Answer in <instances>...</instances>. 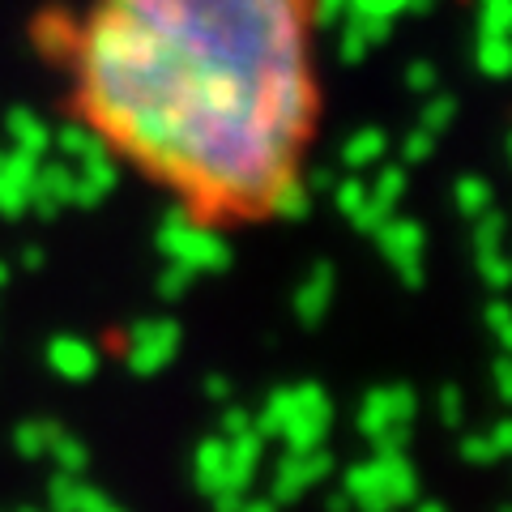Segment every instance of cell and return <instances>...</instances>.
I'll return each mask as SVG.
<instances>
[{
    "mask_svg": "<svg viewBox=\"0 0 512 512\" xmlns=\"http://www.w3.org/2000/svg\"><path fill=\"white\" fill-rule=\"evenodd\" d=\"M158 248L167 261H184L197 274H222L231 265V248L218 235V227H205L192 214H184L180 205H171L158 222Z\"/></svg>",
    "mask_w": 512,
    "mask_h": 512,
    "instance_id": "obj_3",
    "label": "cell"
},
{
    "mask_svg": "<svg viewBox=\"0 0 512 512\" xmlns=\"http://www.w3.org/2000/svg\"><path fill=\"white\" fill-rule=\"evenodd\" d=\"M487 325H491V333H495V342L508 346V338H512V333H508V308H504L500 299L487 303Z\"/></svg>",
    "mask_w": 512,
    "mask_h": 512,
    "instance_id": "obj_36",
    "label": "cell"
},
{
    "mask_svg": "<svg viewBox=\"0 0 512 512\" xmlns=\"http://www.w3.org/2000/svg\"><path fill=\"white\" fill-rule=\"evenodd\" d=\"M73 35H77V18H69V9H43L35 26H30V39L47 60H69L73 52Z\"/></svg>",
    "mask_w": 512,
    "mask_h": 512,
    "instance_id": "obj_14",
    "label": "cell"
},
{
    "mask_svg": "<svg viewBox=\"0 0 512 512\" xmlns=\"http://www.w3.org/2000/svg\"><path fill=\"white\" fill-rule=\"evenodd\" d=\"M453 116H457V99L453 94H436L431 103H423V111H419V128H427L431 137H440L448 124H453Z\"/></svg>",
    "mask_w": 512,
    "mask_h": 512,
    "instance_id": "obj_25",
    "label": "cell"
},
{
    "mask_svg": "<svg viewBox=\"0 0 512 512\" xmlns=\"http://www.w3.org/2000/svg\"><path fill=\"white\" fill-rule=\"evenodd\" d=\"M457 210L466 218H478L483 210H491V184L483 175H461L457 180Z\"/></svg>",
    "mask_w": 512,
    "mask_h": 512,
    "instance_id": "obj_24",
    "label": "cell"
},
{
    "mask_svg": "<svg viewBox=\"0 0 512 512\" xmlns=\"http://www.w3.org/2000/svg\"><path fill=\"white\" fill-rule=\"evenodd\" d=\"M227 393H231L227 376H205V397H214V402H227Z\"/></svg>",
    "mask_w": 512,
    "mask_h": 512,
    "instance_id": "obj_37",
    "label": "cell"
},
{
    "mask_svg": "<svg viewBox=\"0 0 512 512\" xmlns=\"http://www.w3.org/2000/svg\"><path fill=\"white\" fill-rule=\"evenodd\" d=\"M483 18H478V35H508V9L512 0H478Z\"/></svg>",
    "mask_w": 512,
    "mask_h": 512,
    "instance_id": "obj_29",
    "label": "cell"
},
{
    "mask_svg": "<svg viewBox=\"0 0 512 512\" xmlns=\"http://www.w3.org/2000/svg\"><path fill=\"white\" fill-rule=\"evenodd\" d=\"M316 0H94L73 120L205 227L274 218L320 120Z\"/></svg>",
    "mask_w": 512,
    "mask_h": 512,
    "instance_id": "obj_1",
    "label": "cell"
},
{
    "mask_svg": "<svg viewBox=\"0 0 512 512\" xmlns=\"http://www.w3.org/2000/svg\"><path fill=\"white\" fill-rule=\"evenodd\" d=\"M22 265H26V269H39V265H43V252H39V248H26V252H22Z\"/></svg>",
    "mask_w": 512,
    "mask_h": 512,
    "instance_id": "obj_39",
    "label": "cell"
},
{
    "mask_svg": "<svg viewBox=\"0 0 512 512\" xmlns=\"http://www.w3.org/2000/svg\"><path fill=\"white\" fill-rule=\"evenodd\" d=\"M197 278L201 274H197V269H188L184 261H167V269L158 274V299H180Z\"/></svg>",
    "mask_w": 512,
    "mask_h": 512,
    "instance_id": "obj_26",
    "label": "cell"
},
{
    "mask_svg": "<svg viewBox=\"0 0 512 512\" xmlns=\"http://www.w3.org/2000/svg\"><path fill=\"white\" fill-rule=\"evenodd\" d=\"M431 146H436V137H431L427 128H414V133L402 141V158L406 163H423V158L431 154Z\"/></svg>",
    "mask_w": 512,
    "mask_h": 512,
    "instance_id": "obj_33",
    "label": "cell"
},
{
    "mask_svg": "<svg viewBox=\"0 0 512 512\" xmlns=\"http://www.w3.org/2000/svg\"><path fill=\"white\" fill-rule=\"evenodd\" d=\"M333 201H338V210L350 218V214H355L359 205L367 201V184L359 180V175H346V180L333 184Z\"/></svg>",
    "mask_w": 512,
    "mask_h": 512,
    "instance_id": "obj_30",
    "label": "cell"
},
{
    "mask_svg": "<svg viewBox=\"0 0 512 512\" xmlns=\"http://www.w3.org/2000/svg\"><path fill=\"white\" fill-rule=\"evenodd\" d=\"M47 367L60 376V380H73L82 384L94 376V367H99V355H94V346L86 338H52V346H47Z\"/></svg>",
    "mask_w": 512,
    "mask_h": 512,
    "instance_id": "obj_12",
    "label": "cell"
},
{
    "mask_svg": "<svg viewBox=\"0 0 512 512\" xmlns=\"http://www.w3.org/2000/svg\"><path fill=\"white\" fill-rule=\"evenodd\" d=\"M474 256H478V274H483V282L491 286V291H500V286L508 282V265H504L500 248H487V252H474Z\"/></svg>",
    "mask_w": 512,
    "mask_h": 512,
    "instance_id": "obj_31",
    "label": "cell"
},
{
    "mask_svg": "<svg viewBox=\"0 0 512 512\" xmlns=\"http://www.w3.org/2000/svg\"><path fill=\"white\" fill-rule=\"evenodd\" d=\"M261 453H265V436L256 427L227 436V487L248 491L256 478V466H261Z\"/></svg>",
    "mask_w": 512,
    "mask_h": 512,
    "instance_id": "obj_13",
    "label": "cell"
},
{
    "mask_svg": "<svg viewBox=\"0 0 512 512\" xmlns=\"http://www.w3.org/2000/svg\"><path fill=\"white\" fill-rule=\"evenodd\" d=\"M397 423H414V389L389 384V389L363 393L359 414H355V427L363 431V440H372L384 427H397Z\"/></svg>",
    "mask_w": 512,
    "mask_h": 512,
    "instance_id": "obj_8",
    "label": "cell"
},
{
    "mask_svg": "<svg viewBox=\"0 0 512 512\" xmlns=\"http://www.w3.org/2000/svg\"><path fill=\"white\" fill-rule=\"evenodd\" d=\"M192 478L205 495L227 487V436H205L192 453Z\"/></svg>",
    "mask_w": 512,
    "mask_h": 512,
    "instance_id": "obj_17",
    "label": "cell"
},
{
    "mask_svg": "<svg viewBox=\"0 0 512 512\" xmlns=\"http://www.w3.org/2000/svg\"><path fill=\"white\" fill-rule=\"evenodd\" d=\"M116 154L103 150V154H90L82 158V163H73V197L69 205H77V210H94V205H103L111 192H116Z\"/></svg>",
    "mask_w": 512,
    "mask_h": 512,
    "instance_id": "obj_9",
    "label": "cell"
},
{
    "mask_svg": "<svg viewBox=\"0 0 512 512\" xmlns=\"http://www.w3.org/2000/svg\"><path fill=\"white\" fill-rule=\"evenodd\" d=\"M495 389H500V397L508 402V359H495Z\"/></svg>",
    "mask_w": 512,
    "mask_h": 512,
    "instance_id": "obj_38",
    "label": "cell"
},
{
    "mask_svg": "<svg viewBox=\"0 0 512 512\" xmlns=\"http://www.w3.org/2000/svg\"><path fill=\"white\" fill-rule=\"evenodd\" d=\"M333 419L329 393L320 384H291V406H286V419L278 440H286V448H316L325 444V431Z\"/></svg>",
    "mask_w": 512,
    "mask_h": 512,
    "instance_id": "obj_5",
    "label": "cell"
},
{
    "mask_svg": "<svg viewBox=\"0 0 512 512\" xmlns=\"http://www.w3.org/2000/svg\"><path fill=\"white\" fill-rule=\"evenodd\" d=\"M508 440H512V427L500 419L491 427V436H470V440H461V457L466 461H495V457H504L508 453Z\"/></svg>",
    "mask_w": 512,
    "mask_h": 512,
    "instance_id": "obj_22",
    "label": "cell"
},
{
    "mask_svg": "<svg viewBox=\"0 0 512 512\" xmlns=\"http://www.w3.org/2000/svg\"><path fill=\"white\" fill-rule=\"evenodd\" d=\"M355 13H376V18H397V13H423L431 0H346Z\"/></svg>",
    "mask_w": 512,
    "mask_h": 512,
    "instance_id": "obj_27",
    "label": "cell"
},
{
    "mask_svg": "<svg viewBox=\"0 0 512 512\" xmlns=\"http://www.w3.org/2000/svg\"><path fill=\"white\" fill-rule=\"evenodd\" d=\"M248 427H252V410H244V406H227V410H222L218 436H235V431H248Z\"/></svg>",
    "mask_w": 512,
    "mask_h": 512,
    "instance_id": "obj_35",
    "label": "cell"
},
{
    "mask_svg": "<svg viewBox=\"0 0 512 512\" xmlns=\"http://www.w3.org/2000/svg\"><path fill=\"white\" fill-rule=\"evenodd\" d=\"M333 457L325 453V444L316 448H286V457L278 461L274 478H269V500L274 504H295L303 491H312L320 478H329Z\"/></svg>",
    "mask_w": 512,
    "mask_h": 512,
    "instance_id": "obj_7",
    "label": "cell"
},
{
    "mask_svg": "<svg viewBox=\"0 0 512 512\" xmlns=\"http://www.w3.org/2000/svg\"><path fill=\"white\" fill-rule=\"evenodd\" d=\"M402 192H406V167H402V163H393V167H380V171H376L372 197L397 205V201H402Z\"/></svg>",
    "mask_w": 512,
    "mask_h": 512,
    "instance_id": "obj_28",
    "label": "cell"
},
{
    "mask_svg": "<svg viewBox=\"0 0 512 512\" xmlns=\"http://www.w3.org/2000/svg\"><path fill=\"white\" fill-rule=\"evenodd\" d=\"M329 299H333V265L320 261L312 274L299 282V291H295V316L303 320V325H320V316H325Z\"/></svg>",
    "mask_w": 512,
    "mask_h": 512,
    "instance_id": "obj_15",
    "label": "cell"
},
{
    "mask_svg": "<svg viewBox=\"0 0 512 512\" xmlns=\"http://www.w3.org/2000/svg\"><path fill=\"white\" fill-rule=\"evenodd\" d=\"M175 355H180V325L171 316H150L128 329L124 363L133 376H158L163 367H171Z\"/></svg>",
    "mask_w": 512,
    "mask_h": 512,
    "instance_id": "obj_4",
    "label": "cell"
},
{
    "mask_svg": "<svg viewBox=\"0 0 512 512\" xmlns=\"http://www.w3.org/2000/svg\"><path fill=\"white\" fill-rule=\"evenodd\" d=\"M372 239H376V248L384 252V261H389L397 274H402L406 286H423V248H427V239H423L419 222L389 214L372 231Z\"/></svg>",
    "mask_w": 512,
    "mask_h": 512,
    "instance_id": "obj_6",
    "label": "cell"
},
{
    "mask_svg": "<svg viewBox=\"0 0 512 512\" xmlns=\"http://www.w3.org/2000/svg\"><path fill=\"white\" fill-rule=\"evenodd\" d=\"M461 414H466L461 389H457V384H444V389H440V423L444 427H461Z\"/></svg>",
    "mask_w": 512,
    "mask_h": 512,
    "instance_id": "obj_32",
    "label": "cell"
},
{
    "mask_svg": "<svg viewBox=\"0 0 512 512\" xmlns=\"http://www.w3.org/2000/svg\"><path fill=\"white\" fill-rule=\"evenodd\" d=\"M478 69H483L487 77H504L508 64H512V47H508V35H478Z\"/></svg>",
    "mask_w": 512,
    "mask_h": 512,
    "instance_id": "obj_23",
    "label": "cell"
},
{
    "mask_svg": "<svg viewBox=\"0 0 512 512\" xmlns=\"http://www.w3.org/2000/svg\"><path fill=\"white\" fill-rule=\"evenodd\" d=\"M9 278H13V265H9V261H0V291L9 286Z\"/></svg>",
    "mask_w": 512,
    "mask_h": 512,
    "instance_id": "obj_40",
    "label": "cell"
},
{
    "mask_svg": "<svg viewBox=\"0 0 512 512\" xmlns=\"http://www.w3.org/2000/svg\"><path fill=\"white\" fill-rule=\"evenodd\" d=\"M384 150H389V137L380 133V128H359L355 137H346V146H342V163L350 171H367V167H376Z\"/></svg>",
    "mask_w": 512,
    "mask_h": 512,
    "instance_id": "obj_18",
    "label": "cell"
},
{
    "mask_svg": "<svg viewBox=\"0 0 512 512\" xmlns=\"http://www.w3.org/2000/svg\"><path fill=\"white\" fill-rule=\"evenodd\" d=\"M52 150H60L69 163H82V158L90 154H103V137L94 133V128H86L82 120H73V124H64L60 133H52Z\"/></svg>",
    "mask_w": 512,
    "mask_h": 512,
    "instance_id": "obj_19",
    "label": "cell"
},
{
    "mask_svg": "<svg viewBox=\"0 0 512 512\" xmlns=\"http://www.w3.org/2000/svg\"><path fill=\"white\" fill-rule=\"evenodd\" d=\"M43 457H52L56 470H64V474H86V466H90L86 444L77 440V436H69L64 427H56V436H52V444H47Z\"/></svg>",
    "mask_w": 512,
    "mask_h": 512,
    "instance_id": "obj_21",
    "label": "cell"
},
{
    "mask_svg": "<svg viewBox=\"0 0 512 512\" xmlns=\"http://www.w3.org/2000/svg\"><path fill=\"white\" fill-rule=\"evenodd\" d=\"M5 133H9V141L18 150H26V154H35V158H43L47 150H52V124H47L43 116H35L30 107H13L9 116H5Z\"/></svg>",
    "mask_w": 512,
    "mask_h": 512,
    "instance_id": "obj_16",
    "label": "cell"
},
{
    "mask_svg": "<svg viewBox=\"0 0 512 512\" xmlns=\"http://www.w3.org/2000/svg\"><path fill=\"white\" fill-rule=\"evenodd\" d=\"M406 86H410V90H419V94L436 90V69H431L427 60H414L410 69H406Z\"/></svg>",
    "mask_w": 512,
    "mask_h": 512,
    "instance_id": "obj_34",
    "label": "cell"
},
{
    "mask_svg": "<svg viewBox=\"0 0 512 512\" xmlns=\"http://www.w3.org/2000/svg\"><path fill=\"white\" fill-rule=\"evenodd\" d=\"M35 167L39 158L26 150H0V218H22L26 214V197L35 184Z\"/></svg>",
    "mask_w": 512,
    "mask_h": 512,
    "instance_id": "obj_10",
    "label": "cell"
},
{
    "mask_svg": "<svg viewBox=\"0 0 512 512\" xmlns=\"http://www.w3.org/2000/svg\"><path fill=\"white\" fill-rule=\"evenodd\" d=\"M342 495L355 508L389 512L419 500V470L410 466L406 453H372L359 466H350L342 478Z\"/></svg>",
    "mask_w": 512,
    "mask_h": 512,
    "instance_id": "obj_2",
    "label": "cell"
},
{
    "mask_svg": "<svg viewBox=\"0 0 512 512\" xmlns=\"http://www.w3.org/2000/svg\"><path fill=\"white\" fill-rule=\"evenodd\" d=\"M47 504L60 508V512H116L120 508L107 491L86 483L82 474H64V470H56L52 487H47Z\"/></svg>",
    "mask_w": 512,
    "mask_h": 512,
    "instance_id": "obj_11",
    "label": "cell"
},
{
    "mask_svg": "<svg viewBox=\"0 0 512 512\" xmlns=\"http://www.w3.org/2000/svg\"><path fill=\"white\" fill-rule=\"evenodd\" d=\"M56 427L60 423H52V419H22L18 427H13V448H18L26 461H35V457L47 453V444H52Z\"/></svg>",
    "mask_w": 512,
    "mask_h": 512,
    "instance_id": "obj_20",
    "label": "cell"
}]
</instances>
